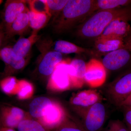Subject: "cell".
Wrapping results in <instances>:
<instances>
[{
	"label": "cell",
	"mask_w": 131,
	"mask_h": 131,
	"mask_svg": "<svg viewBox=\"0 0 131 131\" xmlns=\"http://www.w3.org/2000/svg\"><path fill=\"white\" fill-rule=\"evenodd\" d=\"M38 34V32L32 31L31 35L28 38L19 39L12 46L14 52L19 57L27 58L33 46L40 39V36Z\"/></svg>",
	"instance_id": "obj_14"
},
{
	"label": "cell",
	"mask_w": 131,
	"mask_h": 131,
	"mask_svg": "<svg viewBox=\"0 0 131 131\" xmlns=\"http://www.w3.org/2000/svg\"><path fill=\"white\" fill-rule=\"evenodd\" d=\"M106 78V69L100 61L93 59L86 64L85 83L94 88L102 86Z\"/></svg>",
	"instance_id": "obj_11"
},
{
	"label": "cell",
	"mask_w": 131,
	"mask_h": 131,
	"mask_svg": "<svg viewBox=\"0 0 131 131\" xmlns=\"http://www.w3.org/2000/svg\"><path fill=\"white\" fill-rule=\"evenodd\" d=\"M40 54L38 58L35 73L40 78L47 81L56 66L63 59L62 54L52 48L50 42H43L39 45Z\"/></svg>",
	"instance_id": "obj_3"
},
{
	"label": "cell",
	"mask_w": 131,
	"mask_h": 131,
	"mask_svg": "<svg viewBox=\"0 0 131 131\" xmlns=\"http://www.w3.org/2000/svg\"><path fill=\"white\" fill-rule=\"evenodd\" d=\"M0 60L5 64L2 74L3 78L13 76L20 72L25 68L28 62V58L17 56L11 46H5L0 49Z\"/></svg>",
	"instance_id": "obj_9"
},
{
	"label": "cell",
	"mask_w": 131,
	"mask_h": 131,
	"mask_svg": "<svg viewBox=\"0 0 131 131\" xmlns=\"http://www.w3.org/2000/svg\"><path fill=\"white\" fill-rule=\"evenodd\" d=\"M69 113L60 102L54 100L37 120L49 130L54 131L68 117Z\"/></svg>",
	"instance_id": "obj_7"
},
{
	"label": "cell",
	"mask_w": 131,
	"mask_h": 131,
	"mask_svg": "<svg viewBox=\"0 0 131 131\" xmlns=\"http://www.w3.org/2000/svg\"><path fill=\"white\" fill-rule=\"evenodd\" d=\"M0 131H1V130H0Z\"/></svg>",
	"instance_id": "obj_40"
},
{
	"label": "cell",
	"mask_w": 131,
	"mask_h": 131,
	"mask_svg": "<svg viewBox=\"0 0 131 131\" xmlns=\"http://www.w3.org/2000/svg\"><path fill=\"white\" fill-rule=\"evenodd\" d=\"M105 131H115L114 129L110 124H108L107 128L106 129Z\"/></svg>",
	"instance_id": "obj_35"
},
{
	"label": "cell",
	"mask_w": 131,
	"mask_h": 131,
	"mask_svg": "<svg viewBox=\"0 0 131 131\" xmlns=\"http://www.w3.org/2000/svg\"><path fill=\"white\" fill-rule=\"evenodd\" d=\"M106 93L110 102L119 107L131 94V70H127L108 84Z\"/></svg>",
	"instance_id": "obj_5"
},
{
	"label": "cell",
	"mask_w": 131,
	"mask_h": 131,
	"mask_svg": "<svg viewBox=\"0 0 131 131\" xmlns=\"http://www.w3.org/2000/svg\"><path fill=\"white\" fill-rule=\"evenodd\" d=\"M129 22L123 19L114 20L108 25L101 35L96 39L112 38L124 40L128 36L130 31L131 25Z\"/></svg>",
	"instance_id": "obj_13"
},
{
	"label": "cell",
	"mask_w": 131,
	"mask_h": 131,
	"mask_svg": "<svg viewBox=\"0 0 131 131\" xmlns=\"http://www.w3.org/2000/svg\"><path fill=\"white\" fill-rule=\"evenodd\" d=\"M19 80L14 76L3 78L0 81V89L8 96L16 95L18 90Z\"/></svg>",
	"instance_id": "obj_21"
},
{
	"label": "cell",
	"mask_w": 131,
	"mask_h": 131,
	"mask_svg": "<svg viewBox=\"0 0 131 131\" xmlns=\"http://www.w3.org/2000/svg\"><path fill=\"white\" fill-rule=\"evenodd\" d=\"M27 2L30 7L29 9L32 12L36 13H47L49 14L48 13L46 0L45 1L30 0V1H27Z\"/></svg>",
	"instance_id": "obj_28"
},
{
	"label": "cell",
	"mask_w": 131,
	"mask_h": 131,
	"mask_svg": "<svg viewBox=\"0 0 131 131\" xmlns=\"http://www.w3.org/2000/svg\"><path fill=\"white\" fill-rule=\"evenodd\" d=\"M95 47L96 50L101 53H107L124 48V40L120 39H96Z\"/></svg>",
	"instance_id": "obj_18"
},
{
	"label": "cell",
	"mask_w": 131,
	"mask_h": 131,
	"mask_svg": "<svg viewBox=\"0 0 131 131\" xmlns=\"http://www.w3.org/2000/svg\"><path fill=\"white\" fill-rule=\"evenodd\" d=\"M118 18L131 21L130 5L111 10L98 11L80 26L78 34L83 37L97 38L111 21Z\"/></svg>",
	"instance_id": "obj_2"
},
{
	"label": "cell",
	"mask_w": 131,
	"mask_h": 131,
	"mask_svg": "<svg viewBox=\"0 0 131 131\" xmlns=\"http://www.w3.org/2000/svg\"><path fill=\"white\" fill-rule=\"evenodd\" d=\"M131 0H98L95 1L96 10H111L129 6Z\"/></svg>",
	"instance_id": "obj_22"
},
{
	"label": "cell",
	"mask_w": 131,
	"mask_h": 131,
	"mask_svg": "<svg viewBox=\"0 0 131 131\" xmlns=\"http://www.w3.org/2000/svg\"><path fill=\"white\" fill-rule=\"evenodd\" d=\"M131 37V28L130 31V33H129V35L127 37Z\"/></svg>",
	"instance_id": "obj_36"
},
{
	"label": "cell",
	"mask_w": 131,
	"mask_h": 131,
	"mask_svg": "<svg viewBox=\"0 0 131 131\" xmlns=\"http://www.w3.org/2000/svg\"><path fill=\"white\" fill-rule=\"evenodd\" d=\"M18 131H51L46 129L37 120L30 116L22 120L19 123Z\"/></svg>",
	"instance_id": "obj_23"
},
{
	"label": "cell",
	"mask_w": 131,
	"mask_h": 131,
	"mask_svg": "<svg viewBox=\"0 0 131 131\" xmlns=\"http://www.w3.org/2000/svg\"><path fill=\"white\" fill-rule=\"evenodd\" d=\"M102 99L96 90H85L73 95L70 99L69 104L73 111L82 117L92 106L101 102Z\"/></svg>",
	"instance_id": "obj_6"
},
{
	"label": "cell",
	"mask_w": 131,
	"mask_h": 131,
	"mask_svg": "<svg viewBox=\"0 0 131 131\" xmlns=\"http://www.w3.org/2000/svg\"><path fill=\"white\" fill-rule=\"evenodd\" d=\"M124 49L131 52V37H127L124 39Z\"/></svg>",
	"instance_id": "obj_33"
},
{
	"label": "cell",
	"mask_w": 131,
	"mask_h": 131,
	"mask_svg": "<svg viewBox=\"0 0 131 131\" xmlns=\"http://www.w3.org/2000/svg\"><path fill=\"white\" fill-rule=\"evenodd\" d=\"M35 92L34 86L31 82L25 80H19L18 90L16 95L19 100L30 99Z\"/></svg>",
	"instance_id": "obj_25"
},
{
	"label": "cell",
	"mask_w": 131,
	"mask_h": 131,
	"mask_svg": "<svg viewBox=\"0 0 131 131\" xmlns=\"http://www.w3.org/2000/svg\"><path fill=\"white\" fill-rule=\"evenodd\" d=\"M119 107L123 108L131 107V94L130 96L123 102L119 106Z\"/></svg>",
	"instance_id": "obj_32"
},
{
	"label": "cell",
	"mask_w": 131,
	"mask_h": 131,
	"mask_svg": "<svg viewBox=\"0 0 131 131\" xmlns=\"http://www.w3.org/2000/svg\"><path fill=\"white\" fill-rule=\"evenodd\" d=\"M54 131H86L81 122L69 114L65 119Z\"/></svg>",
	"instance_id": "obj_26"
},
{
	"label": "cell",
	"mask_w": 131,
	"mask_h": 131,
	"mask_svg": "<svg viewBox=\"0 0 131 131\" xmlns=\"http://www.w3.org/2000/svg\"><path fill=\"white\" fill-rule=\"evenodd\" d=\"M54 100L45 96L36 97L29 105L28 113L32 118L38 120L42 117L45 110Z\"/></svg>",
	"instance_id": "obj_16"
},
{
	"label": "cell",
	"mask_w": 131,
	"mask_h": 131,
	"mask_svg": "<svg viewBox=\"0 0 131 131\" xmlns=\"http://www.w3.org/2000/svg\"><path fill=\"white\" fill-rule=\"evenodd\" d=\"M106 110L102 102L95 103L82 117V125L86 131H100L105 122Z\"/></svg>",
	"instance_id": "obj_8"
},
{
	"label": "cell",
	"mask_w": 131,
	"mask_h": 131,
	"mask_svg": "<svg viewBox=\"0 0 131 131\" xmlns=\"http://www.w3.org/2000/svg\"><path fill=\"white\" fill-rule=\"evenodd\" d=\"M20 122L10 113L5 103L0 105V125L2 126L14 129L17 128Z\"/></svg>",
	"instance_id": "obj_24"
},
{
	"label": "cell",
	"mask_w": 131,
	"mask_h": 131,
	"mask_svg": "<svg viewBox=\"0 0 131 131\" xmlns=\"http://www.w3.org/2000/svg\"><path fill=\"white\" fill-rule=\"evenodd\" d=\"M95 1L69 0L62 12L53 19V29L57 33L70 30L95 11Z\"/></svg>",
	"instance_id": "obj_1"
},
{
	"label": "cell",
	"mask_w": 131,
	"mask_h": 131,
	"mask_svg": "<svg viewBox=\"0 0 131 131\" xmlns=\"http://www.w3.org/2000/svg\"><path fill=\"white\" fill-rule=\"evenodd\" d=\"M101 62L107 70H122L131 65V52L124 48L118 49L106 54Z\"/></svg>",
	"instance_id": "obj_10"
},
{
	"label": "cell",
	"mask_w": 131,
	"mask_h": 131,
	"mask_svg": "<svg viewBox=\"0 0 131 131\" xmlns=\"http://www.w3.org/2000/svg\"><path fill=\"white\" fill-rule=\"evenodd\" d=\"M68 0H46L48 13L53 19L56 18L68 3Z\"/></svg>",
	"instance_id": "obj_27"
},
{
	"label": "cell",
	"mask_w": 131,
	"mask_h": 131,
	"mask_svg": "<svg viewBox=\"0 0 131 131\" xmlns=\"http://www.w3.org/2000/svg\"><path fill=\"white\" fill-rule=\"evenodd\" d=\"M2 2L3 1H2V0H0V5H1V4L2 3Z\"/></svg>",
	"instance_id": "obj_37"
},
{
	"label": "cell",
	"mask_w": 131,
	"mask_h": 131,
	"mask_svg": "<svg viewBox=\"0 0 131 131\" xmlns=\"http://www.w3.org/2000/svg\"><path fill=\"white\" fill-rule=\"evenodd\" d=\"M124 119L127 126L129 128H131V110L127 108H124Z\"/></svg>",
	"instance_id": "obj_31"
},
{
	"label": "cell",
	"mask_w": 131,
	"mask_h": 131,
	"mask_svg": "<svg viewBox=\"0 0 131 131\" xmlns=\"http://www.w3.org/2000/svg\"><path fill=\"white\" fill-rule=\"evenodd\" d=\"M27 1L7 0L5 3L2 21L6 31L9 29L17 17L29 9L27 7Z\"/></svg>",
	"instance_id": "obj_12"
},
{
	"label": "cell",
	"mask_w": 131,
	"mask_h": 131,
	"mask_svg": "<svg viewBox=\"0 0 131 131\" xmlns=\"http://www.w3.org/2000/svg\"><path fill=\"white\" fill-rule=\"evenodd\" d=\"M129 130H130V131H131V128H129Z\"/></svg>",
	"instance_id": "obj_39"
},
{
	"label": "cell",
	"mask_w": 131,
	"mask_h": 131,
	"mask_svg": "<svg viewBox=\"0 0 131 131\" xmlns=\"http://www.w3.org/2000/svg\"><path fill=\"white\" fill-rule=\"evenodd\" d=\"M70 59H63L58 64L47 81L46 89L52 93H60L72 89L71 79L74 67Z\"/></svg>",
	"instance_id": "obj_4"
},
{
	"label": "cell",
	"mask_w": 131,
	"mask_h": 131,
	"mask_svg": "<svg viewBox=\"0 0 131 131\" xmlns=\"http://www.w3.org/2000/svg\"><path fill=\"white\" fill-rule=\"evenodd\" d=\"M7 40L6 35L5 27L3 24L2 21L0 20V49L4 47L6 41Z\"/></svg>",
	"instance_id": "obj_30"
},
{
	"label": "cell",
	"mask_w": 131,
	"mask_h": 131,
	"mask_svg": "<svg viewBox=\"0 0 131 131\" xmlns=\"http://www.w3.org/2000/svg\"><path fill=\"white\" fill-rule=\"evenodd\" d=\"M27 13L30 27L32 31L38 32L46 26L51 18V16L48 14L35 13L30 9Z\"/></svg>",
	"instance_id": "obj_19"
},
{
	"label": "cell",
	"mask_w": 131,
	"mask_h": 131,
	"mask_svg": "<svg viewBox=\"0 0 131 131\" xmlns=\"http://www.w3.org/2000/svg\"><path fill=\"white\" fill-rule=\"evenodd\" d=\"M74 68V75L72 81L73 89L81 88L85 83L84 77L86 63L83 60L75 59L70 61Z\"/></svg>",
	"instance_id": "obj_17"
},
{
	"label": "cell",
	"mask_w": 131,
	"mask_h": 131,
	"mask_svg": "<svg viewBox=\"0 0 131 131\" xmlns=\"http://www.w3.org/2000/svg\"><path fill=\"white\" fill-rule=\"evenodd\" d=\"M0 130L1 131H16L14 130V129L5 127L2 126L1 125H0Z\"/></svg>",
	"instance_id": "obj_34"
},
{
	"label": "cell",
	"mask_w": 131,
	"mask_h": 131,
	"mask_svg": "<svg viewBox=\"0 0 131 131\" xmlns=\"http://www.w3.org/2000/svg\"><path fill=\"white\" fill-rule=\"evenodd\" d=\"M52 45L53 46L52 49L54 51L62 54H81L89 51L86 49L65 40H57L54 42Z\"/></svg>",
	"instance_id": "obj_20"
},
{
	"label": "cell",
	"mask_w": 131,
	"mask_h": 131,
	"mask_svg": "<svg viewBox=\"0 0 131 131\" xmlns=\"http://www.w3.org/2000/svg\"><path fill=\"white\" fill-rule=\"evenodd\" d=\"M127 108V109H130V110H131V107L127 108Z\"/></svg>",
	"instance_id": "obj_38"
},
{
	"label": "cell",
	"mask_w": 131,
	"mask_h": 131,
	"mask_svg": "<svg viewBox=\"0 0 131 131\" xmlns=\"http://www.w3.org/2000/svg\"><path fill=\"white\" fill-rule=\"evenodd\" d=\"M28 11L20 14L6 31L7 39L16 35L23 36L28 32L31 28L27 13Z\"/></svg>",
	"instance_id": "obj_15"
},
{
	"label": "cell",
	"mask_w": 131,
	"mask_h": 131,
	"mask_svg": "<svg viewBox=\"0 0 131 131\" xmlns=\"http://www.w3.org/2000/svg\"><path fill=\"white\" fill-rule=\"evenodd\" d=\"M109 124L112 126L115 131H130L128 126L119 120L112 121Z\"/></svg>",
	"instance_id": "obj_29"
}]
</instances>
